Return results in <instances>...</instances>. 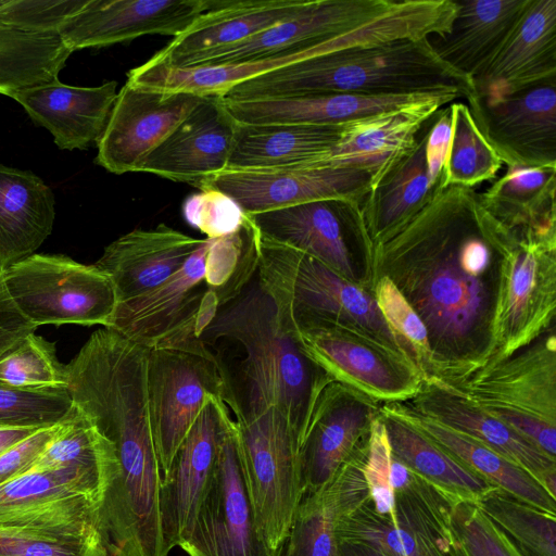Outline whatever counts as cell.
Returning <instances> with one entry per match:
<instances>
[{"label":"cell","instance_id":"17","mask_svg":"<svg viewBox=\"0 0 556 556\" xmlns=\"http://www.w3.org/2000/svg\"><path fill=\"white\" fill-rule=\"evenodd\" d=\"M211 0H87L58 30L72 52L105 47L146 35L182 34Z\"/></svg>","mask_w":556,"mask_h":556},{"label":"cell","instance_id":"37","mask_svg":"<svg viewBox=\"0 0 556 556\" xmlns=\"http://www.w3.org/2000/svg\"><path fill=\"white\" fill-rule=\"evenodd\" d=\"M72 51L58 33H31L0 22V93L59 79Z\"/></svg>","mask_w":556,"mask_h":556},{"label":"cell","instance_id":"42","mask_svg":"<svg viewBox=\"0 0 556 556\" xmlns=\"http://www.w3.org/2000/svg\"><path fill=\"white\" fill-rule=\"evenodd\" d=\"M257 261L253 225L247 214L237 232L208 239L204 282L219 307L240 295L257 271Z\"/></svg>","mask_w":556,"mask_h":556},{"label":"cell","instance_id":"10","mask_svg":"<svg viewBox=\"0 0 556 556\" xmlns=\"http://www.w3.org/2000/svg\"><path fill=\"white\" fill-rule=\"evenodd\" d=\"M359 206L315 201L245 214L266 236L307 253L346 280L371 290V242Z\"/></svg>","mask_w":556,"mask_h":556},{"label":"cell","instance_id":"54","mask_svg":"<svg viewBox=\"0 0 556 556\" xmlns=\"http://www.w3.org/2000/svg\"><path fill=\"white\" fill-rule=\"evenodd\" d=\"M36 328L12 302L0 273V358L34 333Z\"/></svg>","mask_w":556,"mask_h":556},{"label":"cell","instance_id":"19","mask_svg":"<svg viewBox=\"0 0 556 556\" xmlns=\"http://www.w3.org/2000/svg\"><path fill=\"white\" fill-rule=\"evenodd\" d=\"M378 402L332 381L320 393L299 451L303 495L323 489L368 435Z\"/></svg>","mask_w":556,"mask_h":556},{"label":"cell","instance_id":"25","mask_svg":"<svg viewBox=\"0 0 556 556\" xmlns=\"http://www.w3.org/2000/svg\"><path fill=\"white\" fill-rule=\"evenodd\" d=\"M556 79V0H530L525 13L484 71L476 97L500 98Z\"/></svg>","mask_w":556,"mask_h":556},{"label":"cell","instance_id":"34","mask_svg":"<svg viewBox=\"0 0 556 556\" xmlns=\"http://www.w3.org/2000/svg\"><path fill=\"white\" fill-rule=\"evenodd\" d=\"M344 125L237 123L235 142L226 169H266L316 164L336 144Z\"/></svg>","mask_w":556,"mask_h":556},{"label":"cell","instance_id":"3","mask_svg":"<svg viewBox=\"0 0 556 556\" xmlns=\"http://www.w3.org/2000/svg\"><path fill=\"white\" fill-rule=\"evenodd\" d=\"M456 91L469 101L473 81L443 62L429 38L354 47L296 62L231 87L223 98L276 99L357 93Z\"/></svg>","mask_w":556,"mask_h":556},{"label":"cell","instance_id":"4","mask_svg":"<svg viewBox=\"0 0 556 556\" xmlns=\"http://www.w3.org/2000/svg\"><path fill=\"white\" fill-rule=\"evenodd\" d=\"M252 225L257 280L271 298L287 332L293 336L296 328L311 324L334 325L365 338L420 376L408 351L384 320L371 290Z\"/></svg>","mask_w":556,"mask_h":556},{"label":"cell","instance_id":"13","mask_svg":"<svg viewBox=\"0 0 556 556\" xmlns=\"http://www.w3.org/2000/svg\"><path fill=\"white\" fill-rule=\"evenodd\" d=\"M304 353L332 381L349 387L379 404L406 402L421 390L424 380L365 338L329 324H311L294 330Z\"/></svg>","mask_w":556,"mask_h":556},{"label":"cell","instance_id":"11","mask_svg":"<svg viewBox=\"0 0 556 556\" xmlns=\"http://www.w3.org/2000/svg\"><path fill=\"white\" fill-rule=\"evenodd\" d=\"M147 389L163 476L206 400H223L224 384L217 362L176 350L150 349Z\"/></svg>","mask_w":556,"mask_h":556},{"label":"cell","instance_id":"48","mask_svg":"<svg viewBox=\"0 0 556 556\" xmlns=\"http://www.w3.org/2000/svg\"><path fill=\"white\" fill-rule=\"evenodd\" d=\"M451 521L467 556H522L475 501L452 496Z\"/></svg>","mask_w":556,"mask_h":556},{"label":"cell","instance_id":"50","mask_svg":"<svg viewBox=\"0 0 556 556\" xmlns=\"http://www.w3.org/2000/svg\"><path fill=\"white\" fill-rule=\"evenodd\" d=\"M87 0L0 1V22L31 33H58Z\"/></svg>","mask_w":556,"mask_h":556},{"label":"cell","instance_id":"56","mask_svg":"<svg viewBox=\"0 0 556 556\" xmlns=\"http://www.w3.org/2000/svg\"><path fill=\"white\" fill-rule=\"evenodd\" d=\"M38 429L40 428L0 426V454L3 453L9 447H11L12 445H14L15 443L27 438Z\"/></svg>","mask_w":556,"mask_h":556},{"label":"cell","instance_id":"38","mask_svg":"<svg viewBox=\"0 0 556 556\" xmlns=\"http://www.w3.org/2000/svg\"><path fill=\"white\" fill-rule=\"evenodd\" d=\"M115 465L113 444L73 404L30 470L76 468L100 476L108 484Z\"/></svg>","mask_w":556,"mask_h":556},{"label":"cell","instance_id":"29","mask_svg":"<svg viewBox=\"0 0 556 556\" xmlns=\"http://www.w3.org/2000/svg\"><path fill=\"white\" fill-rule=\"evenodd\" d=\"M208 239L185 265L156 288L117 304L109 329L149 349L178 326L201 302L206 286Z\"/></svg>","mask_w":556,"mask_h":556},{"label":"cell","instance_id":"27","mask_svg":"<svg viewBox=\"0 0 556 556\" xmlns=\"http://www.w3.org/2000/svg\"><path fill=\"white\" fill-rule=\"evenodd\" d=\"M117 92L115 80L77 87L58 79L14 90L8 97L49 130L60 149L84 150L101 137Z\"/></svg>","mask_w":556,"mask_h":556},{"label":"cell","instance_id":"12","mask_svg":"<svg viewBox=\"0 0 556 556\" xmlns=\"http://www.w3.org/2000/svg\"><path fill=\"white\" fill-rule=\"evenodd\" d=\"M371 186L363 169L298 165L266 169H225L198 189L215 188L230 195L247 214L315 201L361 205Z\"/></svg>","mask_w":556,"mask_h":556},{"label":"cell","instance_id":"24","mask_svg":"<svg viewBox=\"0 0 556 556\" xmlns=\"http://www.w3.org/2000/svg\"><path fill=\"white\" fill-rule=\"evenodd\" d=\"M306 0H211L208 9L150 62L190 67L204 58L243 41L295 14Z\"/></svg>","mask_w":556,"mask_h":556},{"label":"cell","instance_id":"6","mask_svg":"<svg viewBox=\"0 0 556 556\" xmlns=\"http://www.w3.org/2000/svg\"><path fill=\"white\" fill-rule=\"evenodd\" d=\"M20 313L34 326L78 324L108 328L118 304L111 279L94 264L33 254L1 273Z\"/></svg>","mask_w":556,"mask_h":556},{"label":"cell","instance_id":"49","mask_svg":"<svg viewBox=\"0 0 556 556\" xmlns=\"http://www.w3.org/2000/svg\"><path fill=\"white\" fill-rule=\"evenodd\" d=\"M182 216L208 239L237 232L245 219L241 206L230 195L215 188H204L187 197L182 203Z\"/></svg>","mask_w":556,"mask_h":556},{"label":"cell","instance_id":"7","mask_svg":"<svg viewBox=\"0 0 556 556\" xmlns=\"http://www.w3.org/2000/svg\"><path fill=\"white\" fill-rule=\"evenodd\" d=\"M233 421L257 527L266 544L278 551L304 493L300 445L274 407Z\"/></svg>","mask_w":556,"mask_h":556},{"label":"cell","instance_id":"33","mask_svg":"<svg viewBox=\"0 0 556 556\" xmlns=\"http://www.w3.org/2000/svg\"><path fill=\"white\" fill-rule=\"evenodd\" d=\"M380 407L427 435L493 486L545 511L556 514V497L531 473L503 455L421 416L403 402L386 403Z\"/></svg>","mask_w":556,"mask_h":556},{"label":"cell","instance_id":"26","mask_svg":"<svg viewBox=\"0 0 556 556\" xmlns=\"http://www.w3.org/2000/svg\"><path fill=\"white\" fill-rule=\"evenodd\" d=\"M203 241L166 224L137 228L111 242L94 265L111 279L121 303L169 279Z\"/></svg>","mask_w":556,"mask_h":556},{"label":"cell","instance_id":"45","mask_svg":"<svg viewBox=\"0 0 556 556\" xmlns=\"http://www.w3.org/2000/svg\"><path fill=\"white\" fill-rule=\"evenodd\" d=\"M371 292L384 320L408 351L424 382L431 383L432 354L426 325L387 277L375 278Z\"/></svg>","mask_w":556,"mask_h":556},{"label":"cell","instance_id":"20","mask_svg":"<svg viewBox=\"0 0 556 556\" xmlns=\"http://www.w3.org/2000/svg\"><path fill=\"white\" fill-rule=\"evenodd\" d=\"M458 98H462L458 92L442 91L402 108L346 123L336 144L315 165L366 170L371 177V189L410 148L427 121Z\"/></svg>","mask_w":556,"mask_h":556},{"label":"cell","instance_id":"2","mask_svg":"<svg viewBox=\"0 0 556 556\" xmlns=\"http://www.w3.org/2000/svg\"><path fill=\"white\" fill-rule=\"evenodd\" d=\"M220 339L242 351L238 366L218 368L223 400L235 420L274 407L286 418L301 447L316 402L332 379L283 329L271 298L258 280L219 307L200 336L206 346Z\"/></svg>","mask_w":556,"mask_h":556},{"label":"cell","instance_id":"52","mask_svg":"<svg viewBox=\"0 0 556 556\" xmlns=\"http://www.w3.org/2000/svg\"><path fill=\"white\" fill-rule=\"evenodd\" d=\"M556 458V426L540 418L496 406H480Z\"/></svg>","mask_w":556,"mask_h":556},{"label":"cell","instance_id":"44","mask_svg":"<svg viewBox=\"0 0 556 556\" xmlns=\"http://www.w3.org/2000/svg\"><path fill=\"white\" fill-rule=\"evenodd\" d=\"M0 556H109L99 528L0 529Z\"/></svg>","mask_w":556,"mask_h":556},{"label":"cell","instance_id":"16","mask_svg":"<svg viewBox=\"0 0 556 556\" xmlns=\"http://www.w3.org/2000/svg\"><path fill=\"white\" fill-rule=\"evenodd\" d=\"M230 420L225 402L208 397L162 476L160 513L167 553L179 545L192 523Z\"/></svg>","mask_w":556,"mask_h":556},{"label":"cell","instance_id":"28","mask_svg":"<svg viewBox=\"0 0 556 556\" xmlns=\"http://www.w3.org/2000/svg\"><path fill=\"white\" fill-rule=\"evenodd\" d=\"M439 92L442 91L381 96L334 93L256 100L222 97V101L239 124L336 126L402 108Z\"/></svg>","mask_w":556,"mask_h":556},{"label":"cell","instance_id":"40","mask_svg":"<svg viewBox=\"0 0 556 556\" xmlns=\"http://www.w3.org/2000/svg\"><path fill=\"white\" fill-rule=\"evenodd\" d=\"M451 135L444 162V188H472L492 180L503 161L478 127L464 102L450 103Z\"/></svg>","mask_w":556,"mask_h":556},{"label":"cell","instance_id":"5","mask_svg":"<svg viewBox=\"0 0 556 556\" xmlns=\"http://www.w3.org/2000/svg\"><path fill=\"white\" fill-rule=\"evenodd\" d=\"M392 485L389 511H379L367 497L337 517L336 539L363 541L392 556H467L452 527L451 495L410 472L394 457Z\"/></svg>","mask_w":556,"mask_h":556},{"label":"cell","instance_id":"41","mask_svg":"<svg viewBox=\"0 0 556 556\" xmlns=\"http://www.w3.org/2000/svg\"><path fill=\"white\" fill-rule=\"evenodd\" d=\"M106 482L76 468L29 470L0 485V516L85 494L101 503Z\"/></svg>","mask_w":556,"mask_h":556},{"label":"cell","instance_id":"43","mask_svg":"<svg viewBox=\"0 0 556 556\" xmlns=\"http://www.w3.org/2000/svg\"><path fill=\"white\" fill-rule=\"evenodd\" d=\"M339 510L329 485L303 495L277 556H336Z\"/></svg>","mask_w":556,"mask_h":556},{"label":"cell","instance_id":"14","mask_svg":"<svg viewBox=\"0 0 556 556\" xmlns=\"http://www.w3.org/2000/svg\"><path fill=\"white\" fill-rule=\"evenodd\" d=\"M206 97L126 81L97 141L96 163L117 175L139 172L144 160Z\"/></svg>","mask_w":556,"mask_h":556},{"label":"cell","instance_id":"15","mask_svg":"<svg viewBox=\"0 0 556 556\" xmlns=\"http://www.w3.org/2000/svg\"><path fill=\"white\" fill-rule=\"evenodd\" d=\"M467 102L503 163L556 167V79L500 98L475 96Z\"/></svg>","mask_w":556,"mask_h":556},{"label":"cell","instance_id":"32","mask_svg":"<svg viewBox=\"0 0 556 556\" xmlns=\"http://www.w3.org/2000/svg\"><path fill=\"white\" fill-rule=\"evenodd\" d=\"M54 215L53 192L38 176L0 164V273L35 254Z\"/></svg>","mask_w":556,"mask_h":556},{"label":"cell","instance_id":"22","mask_svg":"<svg viewBox=\"0 0 556 556\" xmlns=\"http://www.w3.org/2000/svg\"><path fill=\"white\" fill-rule=\"evenodd\" d=\"M392 2L306 0L289 18L210 54L197 65L237 64L286 55L351 29L380 14Z\"/></svg>","mask_w":556,"mask_h":556},{"label":"cell","instance_id":"8","mask_svg":"<svg viewBox=\"0 0 556 556\" xmlns=\"http://www.w3.org/2000/svg\"><path fill=\"white\" fill-rule=\"evenodd\" d=\"M513 229L515 242L505 265L496 351L489 366L556 326V229Z\"/></svg>","mask_w":556,"mask_h":556},{"label":"cell","instance_id":"53","mask_svg":"<svg viewBox=\"0 0 556 556\" xmlns=\"http://www.w3.org/2000/svg\"><path fill=\"white\" fill-rule=\"evenodd\" d=\"M451 135L450 104L441 108L433 116L427 140V163L431 185L444 188V162Z\"/></svg>","mask_w":556,"mask_h":556},{"label":"cell","instance_id":"36","mask_svg":"<svg viewBox=\"0 0 556 556\" xmlns=\"http://www.w3.org/2000/svg\"><path fill=\"white\" fill-rule=\"evenodd\" d=\"M556 167L507 165L479 199L509 228H556Z\"/></svg>","mask_w":556,"mask_h":556},{"label":"cell","instance_id":"1","mask_svg":"<svg viewBox=\"0 0 556 556\" xmlns=\"http://www.w3.org/2000/svg\"><path fill=\"white\" fill-rule=\"evenodd\" d=\"M514 242L473 188L448 186L372 244V282L387 277L426 325L431 383L454 388L492 362Z\"/></svg>","mask_w":556,"mask_h":556},{"label":"cell","instance_id":"9","mask_svg":"<svg viewBox=\"0 0 556 556\" xmlns=\"http://www.w3.org/2000/svg\"><path fill=\"white\" fill-rule=\"evenodd\" d=\"M178 546L189 556L278 555L257 527L232 418L195 516Z\"/></svg>","mask_w":556,"mask_h":556},{"label":"cell","instance_id":"46","mask_svg":"<svg viewBox=\"0 0 556 556\" xmlns=\"http://www.w3.org/2000/svg\"><path fill=\"white\" fill-rule=\"evenodd\" d=\"M67 386L18 388L0 381V426L49 427L72 408Z\"/></svg>","mask_w":556,"mask_h":556},{"label":"cell","instance_id":"35","mask_svg":"<svg viewBox=\"0 0 556 556\" xmlns=\"http://www.w3.org/2000/svg\"><path fill=\"white\" fill-rule=\"evenodd\" d=\"M380 414L392 456L410 472L463 500L477 502L494 488L402 418L381 407Z\"/></svg>","mask_w":556,"mask_h":556},{"label":"cell","instance_id":"18","mask_svg":"<svg viewBox=\"0 0 556 556\" xmlns=\"http://www.w3.org/2000/svg\"><path fill=\"white\" fill-rule=\"evenodd\" d=\"M479 406H496L556 426L555 329L451 388Z\"/></svg>","mask_w":556,"mask_h":556},{"label":"cell","instance_id":"47","mask_svg":"<svg viewBox=\"0 0 556 556\" xmlns=\"http://www.w3.org/2000/svg\"><path fill=\"white\" fill-rule=\"evenodd\" d=\"M0 381L18 388L66 386L65 366L54 346L34 333L0 358Z\"/></svg>","mask_w":556,"mask_h":556},{"label":"cell","instance_id":"30","mask_svg":"<svg viewBox=\"0 0 556 556\" xmlns=\"http://www.w3.org/2000/svg\"><path fill=\"white\" fill-rule=\"evenodd\" d=\"M447 33L432 36L438 56L472 81L490 64L525 13L530 0H455Z\"/></svg>","mask_w":556,"mask_h":556},{"label":"cell","instance_id":"51","mask_svg":"<svg viewBox=\"0 0 556 556\" xmlns=\"http://www.w3.org/2000/svg\"><path fill=\"white\" fill-rule=\"evenodd\" d=\"M59 424L38 429L0 454V485L30 470L55 435Z\"/></svg>","mask_w":556,"mask_h":556},{"label":"cell","instance_id":"21","mask_svg":"<svg viewBox=\"0 0 556 556\" xmlns=\"http://www.w3.org/2000/svg\"><path fill=\"white\" fill-rule=\"evenodd\" d=\"M236 128L222 97L207 96L144 160L139 172L199 188L227 168Z\"/></svg>","mask_w":556,"mask_h":556},{"label":"cell","instance_id":"55","mask_svg":"<svg viewBox=\"0 0 556 556\" xmlns=\"http://www.w3.org/2000/svg\"><path fill=\"white\" fill-rule=\"evenodd\" d=\"M336 556H392L372 544L356 540H337Z\"/></svg>","mask_w":556,"mask_h":556},{"label":"cell","instance_id":"23","mask_svg":"<svg viewBox=\"0 0 556 556\" xmlns=\"http://www.w3.org/2000/svg\"><path fill=\"white\" fill-rule=\"evenodd\" d=\"M403 403L421 416L503 455L556 495V458L464 395L444 386L424 383L417 395Z\"/></svg>","mask_w":556,"mask_h":556},{"label":"cell","instance_id":"31","mask_svg":"<svg viewBox=\"0 0 556 556\" xmlns=\"http://www.w3.org/2000/svg\"><path fill=\"white\" fill-rule=\"evenodd\" d=\"M432 117L410 148L369 190L359 206L371 247L421 211L440 191L430 181L427 140Z\"/></svg>","mask_w":556,"mask_h":556},{"label":"cell","instance_id":"39","mask_svg":"<svg viewBox=\"0 0 556 556\" xmlns=\"http://www.w3.org/2000/svg\"><path fill=\"white\" fill-rule=\"evenodd\" d=\"M476 503L522 556H556V514L495 486Z\"/></svg>","mask_w":556,"mask_h":556}]
</instances>
